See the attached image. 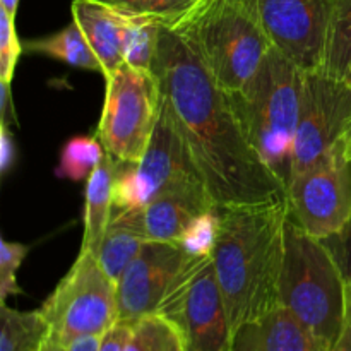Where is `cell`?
Instances as JSON below:
<instances>
[{
    "label": "cell",
    "instance_id": "obj_1",
    "mask_svg": "<svg viewBox=\"0 0 351 351\" xmlns=\"http://www.w3.org/2000/svg\"><path fill=\"white\" fill-rule=\"evenodd\" d=\"M153 72L161 105L184 139L216 206L287 197L243 134L230 96L213 79L187 38L163 23Z\"/></svg>",
    "mask_w": 351,
    "mask_h": 351
},
{
    "label": "cell",
    "instance_id": "obj_2",
    "mask_svg": "<svg viewBox=\"0 0 351 351\" xmlns=\"http://www.w3.org/2000/svg\"><path fill=\"white\" fill-rule=\"evenodd\" d=\"M288 215L287 197L218 206L211 256L232 332L281 305Z\"/></svg>",
    "mask_w": 351,
    "mask_h": 351
},
{
    "label": "cell",
    "instance_id": "obj_3",
    "mask_svg": "<svg viewBox=\"0 0 351 351\" xmlns=\"http://www.w3.org/2000/svg\"><path fill=\"white\" fill-rule=\"evenodd\" d=\"M302 86L304 71L271 47L243 88L228 93L243 134L285 189L293 170Z\"/></svg>",
    "mask_w": 351,
    "mask_h": 351
},
{
    "label": "cell",
    "instance_id": "obj_4",
    "mask_svg": "<svg viewBox=\"0 0 351 351\" xmlns=\"http://www.w3.org/2000/svg\"><path fill=\"white\" fill-rule=\"evenodd\" d=\"M280 302L324 351H335L345 329L346 278L321 239L290 215L285 237Z\"/></svg>",
    "mask_w": 351,
    "mask_h": 351
},
{
    "label": "cell",
    "instance_id": "obj_5",
    "mask_svg": "<svg viewBox=\"0 0 351 351\" xmlns=\"http://www.w3.org/2000/svg\"><path fill=\"white\" fill-rule=\"evenodd\" d=\"M165 24L187 38L226 93L242 89L273 47L245 0H194Z\"/></svg>",
    "mask_w": 351,
    "mask_h": 351
},
{
    "label": "cell",
    "instance_id": "obj_6",
    "mask_svg": "<svg viewBox=\"0 0 351 351\" xmlns=\"http://www.w3.org/2000/svg\"><path fill=\"white\" fill-rule=\"evenodd\" d=\"M106 79L105 103L96 137L120 165L146 154L161 113V84L154 72L122 64Z\"/></svg>",
    "mask_w": 351,
    "mask_h": 351
},
{
    "label": "cell",
    "instance_id": "obj_7",
    "mask_svg": "<svg viewBox=\"0 0 351 351\" xmlns=\"http://www.w3.org/2000/svg\"><path fill=\"white\" fill-rule=\"evenodd\" d=\"M53 341L103 336L119 322L117 283L91 250L81 249L74 266L41 305Z\"/></svg>",
    "mask_w": 351,
    "mask_h": 351
},
{
    "label": "cell",
    "instance_id": "obj_8",
    "mask_svg": "<svg viewBox=\"0 0 351 351\" xmlns=\"http://www.w3.org/2000/svg\"><path fill=\"white\" fill-rule=\"evenodd\" d=\"M287 202L291 218L315 239H329L350 221L351 160L345 139L307 170L291 177Z\"/></svg>",
    "mask_w": 351,
    "mask_h": 351
},
{
    "label": "cell",
    "instance_id": "obj_9",
    "mask_svg": "<svg viewBox=\"0 0 351 351\" xmlns=\"http://www.w3.org/2000/svg\"><path fill=\"white\" fill-rule=\"evenodd\" d=\"M189 185H206L170 115L161 105L160 120L143 160L117 170L113 206L144 208L160 195Z\"/></svg>",
    "mask_w": 351,
    "mask_h": 351
},
{
    "label": "cell",
    "instance_id": "obj_10",
    "mask_svg": "<svg viewBox=\"0 0 351 351\" xmlns=\"http://www.w3.org/2000/svg\"><path fill=\"white\" fill-rule=\"evenodd\" d=\"M158 312L177 322L187 351H232L233 332L211 254L194 257Z\"/></svg>",
    "mask_w": 351,
    "mask_h": 351
},
{
    "label": "cell",
    "instance_id": "obj_11",
    "mask_svg": "<svg viewBox=\"0 0 351 351\" xmlns=\"http://www.w3.org/2000/svg\"><path fill=\"white\" fill-rule=\"evenodd\" d=\"M273 47L304 72L324 69L338 0H245Z\"/></svg>",
    "mask_w": 351,
    "mask_h": 351
},
{
    "label": "cell",
    "instance_id": "obj_12",
    "mask_svg": "<svg viewBox=\"0 0 351 351\" xmlns=\"http://www.w3.org/2000/svg\"><path fill=\"white\" fill-rule=\"evenodd\" d=\"M351 127V88L324 69L304 72L291 177L345 139Z\"/></svg>",
    "mask_w": 351,
    "mask_h": 351
},
{
    "label": "cell",
    "instance_id": "obj_13",
    "mask_svg": "<svg viewBox=\"0 0 351 351\" xmlns=\"http://www.w3.org/2000/svg\"><path fill=\"white\" fill-rule=\"evenodd\" d=\"M197 257L182 243L146 242L139 256L117 281L119 321L134 324L160 311L189 264Z\"/></svg>",
    "mask_w": 351,
    "mask_h": 351
},
{
    "label": "cell",
    "instance_id": "obj_14",
    "mask_svg": "<svg viewBox=\"0 0 351 351\" xmlns=\"http://www.w3.org/2000/svg\"><path fill=\"white\" fill-rule=\"evenodd\" d=\"M136 211L137 225L147 242L180 243L185 233L218 206L206 185H189L160 195Z\"/></svg>",
    "mask_w": 351,
    "mask_h": 351
},
{
    "label": "cell",
    "instance_id": "obj_15",
    "mask_svg": "<svg viewBox=\"0 0 351 351\" xmlns=\"http://www.w3.org/2000/svg\"><path fill=\"white\" fill-rule=\"evenodd\" d=\"M72 19L79 24L93 51L101 62L105 77L125 64L129 16L96 0H74Z\"/></svg>",
    "mask_w": 351,
    "mask_h": 351
},
{
    "label": "cell",
    "instance_id": "obj_16",
    "mask_svg": "<svg viewBox=\"0 0 351 351\" xmlns=\"http://www.w3.org/2000/svg\"><path fill=\"white\" fill-rule=\"evenodd\" d=\"M232 351H324L311 332L280 305L233 332Z\"/></svg>",
    "mask_w": 351,
    "mask_h": 351
},
{
    "label": "cell",
    "instance_id": "obj_17",
    "mask_svg": "<svg viewBox=\"0 0 351 351\" xmlns=\"http://www.w3.org/2000/svg\"><path fill=\"white\" fill-rule=\"evenodd\" d=\"M147 240L144 239L137 225L136 211L132 208L113 206L112 218L99 243L96 257L106 274L117 283L127 267L132 264V261L139 256Z\"/></svg>",
    "mask_w": 351,
    "mask_h": 351
},
{
    "label": "cell",
    "instance_id": "obj_18",
    "mask_svg": "<svg viewBox=\"0 0 351 351\" xmlns=\"http://www.w3.org/2000/svg\"><path fill=\"white\" fill-rule=\"evenodd\" d=\"M119 161L113 160L105 151V156L89 175L86 184L84 235L81 249L98 252L103 235L108 228L113 211V184H115Z\"/></svg>",
    "mask_w": 351,
    "mask_h": 351
},
{
    "label": "cell",
    "instance_id": "obj_19",
    "mask_svg": "<svg viewBox=\"0 0 351 351\" xmlns=\"http://www.w3.org/2000/svg\"><path fill=\"white\" fill-rule=\"evenodd\" d=\"M24 48L34 53L48 55V57L58 58L65 64L77 69H86V71L99 72L103 74V67L99 58L93 51L91 45L86 40L84 33L81 31L79 24L72 19L69 26L51 36L40 38V40L26 41Z\"/></svg>",
    "mask_w": 351,
    "mask_h": 351
},
{
    "label": "cell",
    "instance_id": "obj_20",
    "mask_svg": "<svg viewBox=\"0 0 351 351\" xmlns=\"http://www.w3.org/2000/svg\"><path fill=\"white\" fill-rule=\"evenodd\" d=\"M0 351H41L50 335L41 311L21 312L2 304Z\"/></svg>",
    "mask_w": 351,
    "mask_h": 351
},
{
    "label": "cell",
    "instance_id": "obj_21",
    "mask_svg": "<svg viewBox=\"0 0 351 351\" xmlns=\"http://www.w3.org/2000/svg\"><path fill=\"white\" fill-rule=\"evenodd\" d=\"M125 351H187V346L177 322L154 312L134 322Z\"/></svg>",
    "mask_w": 351,
    "mask_h": 351
},
{
    "label": "cell",
    "instance_id": "obj_22",
    "mask_svg": "<svg viewBox=\"0 0 351 351\" xmlns=\"http://www.w3.org/2000/svg\"><path fill=\"white\" fill-rule=\"evenodd\" d=\"M161 29L163 21L154 17H130L125 43V64L139 71L153 72L160 48Z\"/></svg>",
    "mask_w": 351,
    "mask_h": 351
},
{
    "label": "cell",
    "instance_id": "obj_23",
    "mask_svg": "<svg viewBox=\"0 0 351 351\" xmlns=\"http://www.w3.org/2000/svg\"><path fill=\"white\" fill-rule=\"evenodd\" d=\"M351 65V0H338L331 34H329L328 53L324 71L328 74L343 77Z\"/></svg>",
    "mask_w": 351,
    "mask_h": 351
},
{
    "label": "cell",
    "instance_id": "obj_24",
    "mask_svg": "<svg viewBox=\"0 0 351 351\" xmlns=\"http://www.w3.org/2000/svg\"><path fill=\"white\" fill-rule=\"evenodd\" d=\"M103 156H105V149L98 137H75L69 141L62 151L57 175L67 177L71 180L89 178Z\"/></svg>",
    "mask_w": 351,
    "mask_h": 351
},
{
    "label": "cell",
    "instance_id": "obj_25",
    "mask_svg": "<svg viewBox=\"0 0 351 351\" xmlns=\"http://www.w3.org/2000/svg\"><path fill=\"white\" fill-rule=\"evenodd\" d=\"M130 17H154L163 23L177 19L194 0H96Z\"/></svg>",
    "mask_w": 351,
    "mask_h": 351
},
{
    "label": "cell",
    "instance_id": "obj_26",
    "mask_svg": "<svg viewBox=\"0 0 351 351\" xmlns=\"http://www.w3.org/2000/svg\"><path fill=\"white\" fill-rule=\"evenodd\" d=\"M16 17L0 7V82L10 84L14 77L19 55L23 53V45L16 33Z\"/></svg>",
    "mask_w": 351,
    "mask_h": 351
},
{
    "label": "cell",
    "instance_id": "obj_27",
    "mask_svg": "<svg viewBox=\"0 0 351 351\" xmlns=\"http://www.w3.org/2000/svg\"><path fill=\"white\" fill-rule=\"evenodd\" d=\"M27 254V247L2 240L0 243V300L5 304L9 295L21 293L16 274Z\"/></svg>",
    "mask_w": 351,
    "mask_h": 351
},
{
    "label": "cell",
    "instance_id": "obj_28",
    "mask_svg": "<svg viewBox=\"0 0 351 351\" xmlns=\"http://www.w3.org/2000/svg\"><path fill=\"white\" fill-rule=\"evenodd\" d=\"M322 242L328 245V249L335 256L336 263H338L346 281L351 280V218L336 235L329 237V239L322 240Z\"/></svg>",
    "mask_w": 351,
    "mask_h": 351
},
{
    "label": "cell",
    "instance_id": "obj_29",
    "mask_svg": "<svg viewBox=\"0 0 351 351\" xmlns=\"http://www.w3.org/2000/svg\"><path fill=\"white\" fill-rule=\"evenodd\" d=\"M130 332H132V324L119 321L101 336L98 351H125Z\"/></svg>",
    "mask_w": 351,
    "mask_h": 351
},
{
    "label": "cell",
    "instance_id": "obj_30",
    "mask_svg": "<svg viewBox=\"0 0 351 351\" xmlns=\"http://www.w3.org/2000/svg\"><path fill=\"white\" fill-rule=\"evenodd\" d=\"M101 336H84V338L72 339V341L60 343L48 338L41 351H98Z\"/></svg>",
    "mask_w": 351,
    "mask_h": 351
},
{
    "label": "cell",
    "instance_id": "obj_31",
    "mask_svg": "<svg viewBox=\"0 0 351 351\" xmlns=\"http://www.w3.org/2000/svg\"><path fill=\"white\" fill-rule=\"evenodd\" d=\"M14 160V141L10 139V134L7 130L5 122H2V171H5L9 168L10 161Z\"/></svg>",
    "mask_w": 351,
    "mask_h": 351
},
{
    "label": "cell",
    "instance_id": "obj_32",
    "mask_svg": "<svg viewBox=\"0 0 351 351\" xmlns=\"http://www.w3.org/2000/svg\"><path fill=\"white\" fill-rule=\"evenodd\" d=\"M339 345H346L351 348V280L346 281V311H345V329Z\"/></svg>",
    "mask_w": 351,
    "mask_h": 351
},
{
    "label": "cell",
    "instance_id": "obj_33",
    "mask_svg": "<svg viewBox=\"0 0 351 351\" xmlns=\"http://www.w3.org/2000/svg\"><path fill=\"white\" fill-rule=\"evenodd\" d=\"M0 7H2L5 12H9L12 17H16L17 7H19V0H0Z\"/></svg>",
    "mask_w": 351,
    "mask_h": 351
},
{
    "label": "cell",
    "instance_id": "obj_34",
    "mask_svg": "<svg viewBox=\"0 0 351 351\" xmlns=\"http://www.w3.org/2000/svg\"><path fill=\"white\" fill-rule=\"evenodd\" d=\"M345 144H346V153H348V158L351 160V127L345 136Z\"/></svg>",
    "mask_w": 351,
    "mask_h": 351
},
{
    "label": "cell",
    "instance_id": "obj_35",
    "mask_svg": "<svg viewBox=\"0 0 351 351\" xmlns=\"http://www.w3.org/2000/svg\"><path fill=\"white\" fill-rule=\"evenodd\" d=\"M343 79H345V81H346V84H348L350 88H351V65H350V67H348V71L345 72V75H343Z\"/></svg>",
    "mask_w": 351,
    "mask_h": 351
},
{
    "label": "cell",
    "instance_id": "obj_36",
    "mask_svg": "<svg viewBox=\"0 0 351 351\" xmlns=\"http://www.w3.org/2000/svg\"><path fill=\"white\" fill-rule=\"evenodd\" d=\"M335 351H351V348L346 345H338V348H336Z\"/></svg>",
    "mask_w": 351,
    "mask_h": 351
}]
</instances>
